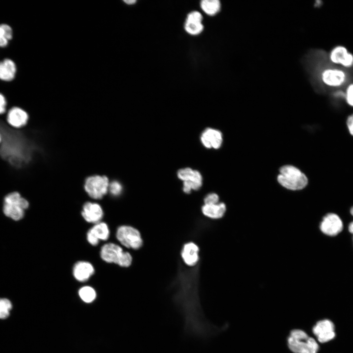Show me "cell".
<instances>
[{
	"label": "cell",
	"mask_w": 353,
	"mask_h": 353,
	"mask_svg": "<svg viewBox=\"0 0 353 353\" xmlns=\"http://www.w3.org/2000/svg\"><path fill=\"white\" fill-rule=\"evenodd\" d=\"M277 180L282 187L293 191L302 190L308 183L305 175L299 169L291 165L282 166L279 169Z\"/></svg>",
	"instance_id": "1"
},
{
	"label": "cell",
	"mask_w": 353,
	"mask_h": 353,
	"mask_svg": "<svg viewBox=\"0 0 353 353\" xmlns=\"http://www.w3.org/2000/svg\"><path fill=\"white\" fill-rule=\"evenodd\" d=\"M29 206L28 200L19 192L13 191L6 195L3 199L2 210L7 217L15 221L22 220Z\"/></svg>",
	"instance_id": "2"
},
{
	"label": "cell",
	"mask_w": 353,
	"mask_h": 353,
	"mask_svg": "<svg viewBox=\"0 0 353 353\" xmlns=\"http://www.w3.org/2000/svg\"><path fill=\"white\" fill-rule=\"evenodd\" d=\"M287 343L289 349L294 353H318L319 349L316 340L301 329L292 330Z\"/></svg>",
	"instance_id": "3"
},
{
	"label": "cell",
	"mask_w": 353,
	"mask_h": 353,
	"mask_svg": "<svg viewBox=\"0 0 353 353\" xmlns=\"http://www.w3.org/2000/svg\"><path fill=\"white\" fill-rule=\"evenodd\" d=\"M100 256L107 263H115L122 267H128L132 262L131 254L113 243L105 244L101 247Z\"/></svg>",
	"instance_id": "4"
},
{
	"label": "cell",
	"mask_w": 353,
	"mask_h": 353,
	"mask_svg": "<svg viewBox=\"0 0 353 353\" xmlns=\"http://www.w3.org/2000/svg\"><path fill=\"white\" fill-rule=\"evenodd\" d=\"M117 240L124 247L133 250H138L143 244L140 231L136 228L127 225L119 227L116 232Z\"/></svg>",
	"instance_id": "5"
},
{
	"label": "cell",
	"mask_w": 353,
	"mask_h": 353,
	"mask_svg": "<svg viewBox=\"0 0 353 353\" xmlns=\"http://www.w3.org/2000/svg\"><path fill=\"white\" fill-rule=\"evenodd\" d=\"M109 181L104 176L94 175L85 180L84 188L88 196L93 199H101L108 191Z\"/></svg>",
	"instance_id": "6"
},
{
	"label": "cell",
	"mask_w": 353,
	"mask_h": 353,
	"mask_svg": "<svg viewBox=\"0 0 353 353\" xmlns=\"http://www.w3.org/2000/svg\"><path fill=\"white\" fill-rule=\"evenodd\" d=\"M321 78L325 85L332 88H339L347 82L348 76L343 69L331 67L322 71Z\"/></svg>",
	"instance_id": "7"
},
{
	"label": "cell",
	"mask_w": 353,
	"mask_h": 353,
	"mask_svg": "<svg viewBox=\"0 0 353 353\" xmlns=\"http://www.w3.org/2000/svg\"><path fill=\"white\" fill-rule=\"evenodd\" d=\"M328 57L333 64L347 69L353 67V54L344 46H334L329 51Z\"/></svg>",
	"instance_id": "8"
},
{
	"label": "cell",
	"mask_w": 353,
	"mask_h": 353,
	"mask_svg": "<svg viewBox=\"0 0 353 353\" xmlns=\"http://www.w3.org/2000/svg\"><path fill=\"white\" fill-rule=\"evenodd\" d=\"M29 116L25 109L18 106L9 108L6 114V121L11 127L21 129L28 124Z\"/></svg>",
	"instance_id": "9"
},
{
	"label": "cell",
	"mask_w": 353,
	"mask_h": 353,
	"mask_svg": "<svg viewBox=\"0 0 353 353\" xmlns=\"http://www.w3.org/2000/svg\"><path fill=\"white\" fill-rule=\"evenodd\" d=\"M312 331L317 340L321 343L329 342L335 337L334 325L328 319L317 322L314 326Z\"/></svg>",
	"instance_id": "10"
},
{
	"label": "cell",
	"mask_w": 353,
	"mask_h": 353,
	"mask_svg": "<svg viewBox=\"0 0 353 353\" xmlns=\"http://www.w3.org/2000/svg\"><path fill=\"white\" fill-rule=\"evenodd\" d=\"M343 227V222L338 215L330 213L327 214L320 224L321 231L328 236H335L339 234Z\"/></svg>",
	"instance_id": "11"
},
{
	"label": "cell",
	"mask_w": 353,
	"mask_h": 353,
	"mask_svg": "<svg viewBox=\"0 0 353 353\" xmlns=\"http://www.w3.org/2000/svg\"><path fill=\"white\" fill-rule=\"evenodd\" d=\"M110 236V230L107 224L100 222L94 224L87 232V241L92 246H97L100 240L106 241Z\"/></svg>",
	"instance_id": "12"
},
{
	"label": "cell",
	"mask_w": 353,
	"mask_h": 353,
	"mask_svg": "<svg viewBox=\"0 0 353 353\" xmlns=\"http://www.w3.org/2000/svg\"><path fill=\"white\" fill-rule=\"evenodd\" d=\"M81 215L87 222L95 224L101 222L103 211L99 203L88 202L83 205Z\"/></svg>",
	"instance_id": "13"
},
{
	"label": "cell",
	"mask_w": 353,
	"mask_h": 353,
	"mask_svg": "<svg viewBox=\"0 0 353 353\" xmlns=\"http://www.w3.org/2000/svg\"><path fill=\"white\" fill-rule=\"evenodd\" d=\"M95 269L93 265L86 261L76 262L73 268V275L75 278L79 282H85L94 275Z\"/></svg>",
	"instance_id": "14"
},
{
	"label": "cell",
	"mask_w": 353,
	"mask_h": 353,
	"mask_svg": "<svg viewBox=\"0 0 353 353\" xmlns=\"http://www.w3.org/2000/svg\"><path fill=\"white\" fill-rule=\"evenodd\" d=\"M199 251L198 245L193 242L184 244L181 251V256L186 265L193 267L197 264L200 259Z\"/></svg>",
	"instance_id": "15"
},
{
	"label": "cell",
	"mask_w": 353,
	"mask_h": 353,
	"mask_svg": "<svg viewBox=\"0 0 353 353\" xmlns=\"http://www.w3.org/2000/svg\"><path fill=\"white\" fill-rule=\"evenodd\" d=\"M201 139L202 144L207 148L219 149L223 142V135L218 130L208 128L202 133Z\"/></svg>",
	"instance_id": "16"
},
{
	"label": "cell",
	"mask_w": 353,
	"mask_h": 353,
	"mask_svg": "<svg viewBox=\"0 0 353 353\" xmlns=\"http://www.w3.org/2000/svg\"><path fill=\"white\" fill-rule=\"evenodd\" d=\"M17 71L15 62L9 58H5L0 61V79L9 81L13 80Z\"/></svg>",
	"instance_id": "17"
},
{
	"label": "cell",
	"mask_w": 353,
	"mask_h": 353,
	"mask_svg": "<svg viewBox=\"0 0 353 353\" xmlns=\"http://www.w3.org/2000/svg\"><path fill=\"white\" fill-rule=\"evenodd\" d=\"M226 211V204L219 202L214 204H204L202 207V212L206 217L212 219L222 218Z\"/></svg>",
	"instance_id": "18"
},
{
	"label": "cell",
	"mask_w": 353,
	"mask_h": 353,
	"mask_svg": "<svg viewBox=\"0 0 353 353\" xmlns=\"http://www.w3.org/2000/svg\"><path fill=\"white\" fill-rule=\"evenodd\" d=\"M200 4L202 10L210 16L216 14L221 8V3L218 0H203Z\"/></svg>",
	"instance_id": "19"
},
{
	"label": "cell",
	"mask_w": 353,
	"mask_h": 353,
	"mask_svg": "<svg viewBox=\"0 0 353 353\" xmlns=\"http://www.w3.org/2000/svg\"><path fill=\"white\" fill-rule=\"evenodd\" d=\"M78 294L81 299L85 303L92 302L96 297V293L93 288L85 286L79 289Z\"/></svg>",
	"instance_id": "20"
},
{
	"label": "cell",
	"mask_w": 353,
	"mask_h": 353,
	"mask_svg": "<svg viewBox=\"0 0 353 353\" xmlns=\"http://www.w3.org/2000/svg\"><path fill=\"white\" fill-rule=\"evenodd\" d=\"M184 28L189 34L196 35L201 33L203 29L202 23H193L185 21Z\"/></svg>",
	"instance_id": "21"
},
{
	"label": "cell",
	"mask_w": 353,
	"mask_h": 353,
	"mask_svg": "<svg viewBox=\"0 0 353 353\" xmlns=\"http://www.w3.org/2000/svg\"><path fill=\"white\" fill-rule=\"evenodd\" d=\"M12 305L10 300L6 298L0 299V319L7 318L12 309Z\"/></svg>",
	"instance_id": "22"
},
{
	"label": "cell",
	"mask_w": 353,
	"mask_h": 353,
	"mask_svg": "<svg viewBox=\"0 0 353 353\" xmlns=\"http://www.w3.org/2000/svg\"><path fill=\"white\" fill-rule=\"evenodd\" d=\"M191 183L192 190H197L199 189L202 185V177L198 171L194 170L193 174L188 180Z\"/></svg>",
	"instance_id": "23"
},
{
	"label": "cell",
	"mask_w": 353,
	"mask_h": 353,
	"mask_svg": "<svg viewBox=\"0 0 353 353\" xmlns=\"http://www.w3.org/2000/svg\"><path fill=\"white\" fill-rule=\"evenodd\" d=\"M344 99L348 105L353 107V82L348 84L344 91Z\"/></svg>",
	"instance_id": "24"
},
{
	"label": "cell",
	"mask_w": 353,
	"mask_h": 353,
	"mask_svg": "<svg viewBox=\"0 0 353 353\" xmlns=\"http://www.w3.org/2000/svg\"><path fill=\"white\" fill-rule=\"evenodd\" d=\"M122 190V185L119 181L114 180L109 183L108 191L113 196H120Z\"/></svg>",
	"instance_id": "25"
},
{
	"label": "cell",
	"mask_w": 353,
	"mask_h": 353,
	"mask_svg": "<svg viewBox=\"0 0 353 353\" xmlns=\"http://www.w3.org/2000/svg\"><path fill=\"white\" fill-rule=\"evenodd\" d=\"M0 34L9 41L12 38V29L8 25L5 24H0Z\"/></svg>",
	"instance_id": "26"
},
{
	"label": "cell",
	"mask_w": 353,
	"mask_h": 353,
	"mask_svg": "<svg viewBox=\"0 0 353 353\" xmlns=\"http://www.w3.org/2000/svg\"><path fill=\"white\" fill-rule=\"evenodd\" d=\"M193 172L194 170L189 168L180 169L177 172V176L183 181L188 180L191 178Z\"/></svg>",
	"instance_id": "27"
},
{
	"label": "cell",
	"mask_w": 353,
	"mask_h": 353,
	"mask_svg": "<svg viewBox=\"0 0 353 353\" xmlns=\"http://www.w3.org/2000/svg\"><path fill=\"white\" fill-rule=\"evenodd\" d=\"M202 15L198 11H193L187 15L186 21L193 23H202Z\"/></svg>",
	"instance_id": "28"
},
{
	"label": "cell",
	"mask_w": 353,
	"mask_h": 353,
	"mask_svg": "<svg viewBox=\"0 0 353 353\" xmlns=\"http://www.w3.org/2000/svg\"><path fill=\"white\" fill-rule=\"evenodd\" d=\"M219 196L214 193L208 194L204 199V204H214L219 203Z\"/></svg>",
	"instance_id": "29"
},
{
	"label": "cell",
	"mask_w": 353,
	"mask_h": 353,
	"mask_svg": "<svg viewBox=\"0 0 353 353\" xmlns=\"http://www.w3.org/2000/svg\"><path fill=\"white\" fill-rule=\"evenodd\" d=\"M8 111L7 101L5 96L0 93V116L6 114Z\"/></svg>",
	"instance_id": "30"
},
{
	"label": "cell",
	"mask_w": 353,
	"mask_h": 353,
	"mask_svg": "<svg viewBox=\"0 0 353 353\" xmlns=\"http://www.w3.org/2000/svg\"><path fill=\"white\" fill-rule=\"evenodd\" d=\"M346 124L349 133L353 136V113L348 116Z\"/></svg>",
	"instance_id": "31"
},
{
	"label": "cell",
	"mask_w": 353,
	"mask_h": 353,
	"mask_svg": "<svg viewBox=\"0 0 353 353\" xmlns=\"http://www.w3.org/2000/svg\"><path fill=\"white\" fill-rule=\"evenodd\" d=\"M191 190H192V189L190 181H184L183 186V190L184 192L188 194L191 192Z\"/></svg>",
	"instance_id": "32"
},
{
	"label": "cell",
	"mask_w": 353,
	"mask_h": 353,
	"mask_svg": "<svg viewBox=\"0 0 353 353\" xmlns=\"http://www.w3.org/2000/svg\"><path fill=\"white\" fill-rule=\"evenodd\" d=\"M9 40L0 34V47H5L7 46Z\"/></svg>",
	"instance_id": "33"
},
{
	"label": "cell",
	"mask_w": 353,
	"mask_h": 353,
	"mask_svg": "<svg viewBox=\"0 0 353 353\" xmlns=\"http://www.w3.org/2000/svg\"><path fill=\"white\" fill-rule=\"evenodd\" d=\"M350 212L352 215L353 216V206L351 208ZM348 228L349 231L353 234V221L350 224Z\"/></svg>",
	"instance_id": "34"
},
{
	"label": "cell",
	"mask_w": 353,
	"mask_h": 353,
	"mask_svg": "<svg viewBox=\"0 0 353 353\" xmlns=\"http://www.w3.org/2000/svg\"><path fill=\"white\" fill-rule=\"evenodd\" d=\"M124 1L127 4H133L136 2L135 0H124Z\"/></svg>",
	"instance_id": "35"
},
{
	"label": "cell",
	"mask_w": 353,
	"mask_h": 353,
	"mask_svg": "<svg viewBox=\"0 0 353 353\" xmlns=\"http://www.w3.org/2000/svg\"><path fill=\"white\" fill-rule=\"evenodd\" d=\"M1 141H2V136H1V134H0V144L1 143Z\"/></svg>",
	"instance_id": "36"
}]
</instances>
